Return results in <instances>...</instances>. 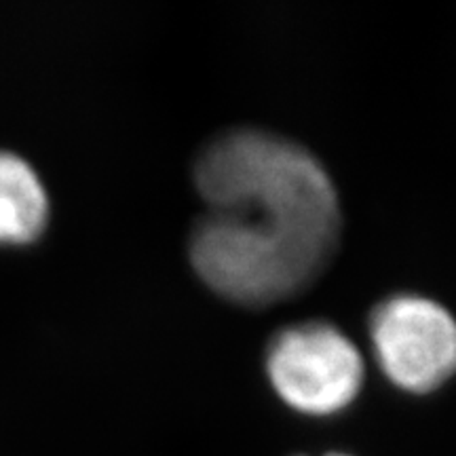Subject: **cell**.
<instances>
[{
    "instance_id": "3957f363",
    "label": "cell",
    "mask_w": 456,
    "mask_h": 456,
    "mask_svg": "<svg viewBox=\"0 0 456 456\" xmlns=\"http://www.w3.org/2000/svg\"><path fill=\"white\" fill-rule=\"evenodd\" d=\"M376 359L397 387L437 389L456 372V319L423 296H393L370 322Z\"/></svg>"
},
{
    "instance_id": "7a4b0ae2",
    "label": "cell",
    "mask_w": 456,
    "mask_h": 456,
    "mask_svg": "<svg viewBox=\"0 0 456 456\" xmlns=\"http://www.w3.org/2000/svg\"><path fill=\"white\" fill-rule=\"evenodd\" d=\"M266 370L288 406L317 416L349 406L363 383L357 346L326 322L281 330L271 340Z\"/></svg>"
},
{
    "instance_id": "5b68a950",
    "label": "cell",
    "mask_w": 456,
    "mask_h": 456,
    "mask_svg": "<svg viewBox=\"0 0 456 456\" xmlns=\"http://www.w3.org/2000/svg\"><path fill=\"white\" fill-rule=\"evenodd\" d=\"M328 456H349V454H338V452H334V454H328Z\"/></svg>"
},
{
    "instance_id": "6da1fadb",
    "label": "cell",
    "mask_w": 456,
    "mask_h": 456,
    "mask_svg": "<svg viewBox=\"0 0 456 456\" xmlns=\"http://www.w3.org/2000/svg\"><path fill=\"white\" fill-rule=\"evenodd\" d=\"M195 186L205 212L188 241L209 288L262 306L306 288L338 243V195L326 167L296 142L232 129L203 148Z\"/></svg>"
},
{
    "instance_id": "277c9868",
    "label": "cell",
    "mask_w": 456,
    "mask_h": 456,
    "mask_svg": "<svg viewBox=\"0 0 456 456\" xmlns=\"http://www.w3.org/2000/svg\"><path fill=\"white\" fill-rule=\"evenodd\" d=\"M49 222V197L24 159L0 151V243L37 241Z\"/></svg>"
}]
</instances>
